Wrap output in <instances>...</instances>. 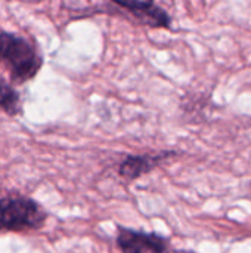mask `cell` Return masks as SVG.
Segmentation results:
<instances>
[{"label":"cell","mask_w":251,"mask_h":253,"mask_svg":"<svg viewBox=\"0 0 251 253\" xmlns=\"http://www.w3.org/2000/svg\"><path fill=\"white\" fill-rule=\"evenodd\" d=\"M117 231V245L123 253H170L169 242L158 234L124 227H118Z\"/></svg>","instance_id":"cell-3"},{"label":"cell","mask_w":251,"mask_h":253,"mask_svg":"<svg viewBox=\"0 0 251 253\" xmlns=\"http://www.w3.org/2000/svg\"><path fill=\"white\" fill-rule=\"evenodd\" d=\"M115 6L126 9L136 21L152 28H169L172 18L152 1H114Z\"/></svg>","instance_id":"cell-4"},{"label":"cell","mask_w":251,"mask_h":253,"mask_svg":"<svg viewBox=\"0 0 251 253\" xmlns=\"http://www.w3.org/2000/svg\"><path fill=\"white\" fill-rule=\"evenodd\" d=\"M175 156L173 151L170 153H161V154H157V156H129L126 157L120 168H118V173L127 179H136L148 172H151L154 168H157L158 163H161L163 160L169 159Z\"/></svg>","instance_id":"cell-5"},{"label":"cell","mask_w":251,"mask_h":253,"mask_svg":"<svg viewBox=\"0 0 251 253\" xmlns=\"http://www.w3.org/2000/svg\"><path fill=\"white\" fill-rule=\"evenodd\" d=\"M44 211L31 199L9 194L0 199V230L27 231L43 227Z\"/></svg>","instance_id":"cell-2"},{"label":"cell","mask_w":251,"mask_h":253,"mask_svg":"<svg viewBox=\"0 0 251 253\" xmlns=\"http://www.w3.org/2000/svg\"><path fill=\"white\" fill-rule=\"evenodd\" d=\"M0 108L9 116H16L21 110L18 92L3 79H0Z\"/></svg>","instance_id":"cell-6"},{"label":"cell","mask_w":251,"mask_h":253,"mask_svg":"<svg viewBox=\"0 0 251 253\" xmlns=\"http://www.w3.org/2000/svg\"><path fill=\"white\" fill-rule=\"evenodd\" d=\"M0 62L18 83L33 79L41 67V58L36 49L24 37L12 33H0Z\"/></svg>","instance_id":"cell-1"}]
</instances>
